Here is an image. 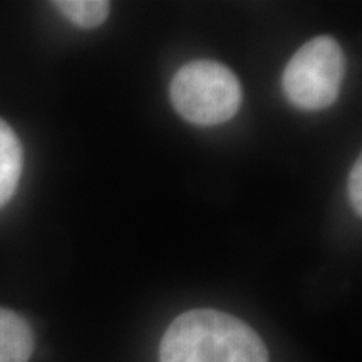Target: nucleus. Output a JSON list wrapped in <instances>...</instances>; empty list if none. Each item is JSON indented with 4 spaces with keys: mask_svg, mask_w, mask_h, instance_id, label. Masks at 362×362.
I'll return each instance as SVG.
<instances>
[{
    "mask_svg": "<svg viewBox=\"0 0 362 362\" xmlns=\"http://www.w3.org/2000/svg\"><path fill=\"white\" fill-rule=\"evenodd\" d=\"M160 362H269L259 334L237 317L211 309L181 314L166 329Z\"/></svg>",
    "mask_w": 362,
    "mask_h": 362,
    "instance_id": "f257e3e1",
    "label": "nucleus"
},
{
    "mask_svg": "<svg viewBox=\"0 0 362 362\" xmlns=\"http://www.w3.org/2000/svg\"><path fill=\"white\" fill-rule=\"evenodd\" d=\"M176 112L189 123L215 126L232 119L242 104V88L228 67L215 61L188 62L171 81Z\"/></svg>",
    "mask_w": 362,
    "mask_h": 362,
    "instance_id": "f03ea898",
    "label": "nucleus"
},
{
    "mask_svg": "<svg viewBox=\"0 0 362 362\" xmlns=\"http://www.w3.org/2000/svg\"><path fill=\"white\" fill-rule=\"evenodd\" d=\"M346 61L336 39L319 35L302 45L284 72L285 96L293 106L319 111L332 106L341 94Z\"/></svg>",
    "mask_w": 362,
    "mask_h": 362,
    "instance_id": "7ed1b4c3",
    "label": "nucleus"
},
{
    "mask_svg": "<svg viewBox=\"0 0 362 362\" xmlns=\"http://www.w3.org/2000/svg\"><path fill=\"white\" fill-rule=\"evenodd\" d=\"M33 351L29 322L17 312L0 307V362H29Z\"/></svg>",
    "mask_w": 362,
    "mask_h": 362,
    "instance_id": "20e7f679",
    "label": "nucleus"
},
{
    "mask_svg": "<svg viewBox=\"0 0 362 362\" xmlns=\"http://www.w3.org/2000/svg\"><path fill=\"white\" fill-rule=\"evenodd\" d=\"M22 146L17 134L6 121L0 119V206L16 193L22 175Z\"/></svg>",
    "mask_w": 362,
    "mask_h": 362,
    "instance_id": "39448f33",
    "label": "nucleus"
},
{
    "mask_svg": "<svg viewBox=\"0 0 362 362\" xmlns=\"http://www.w3.org/2000/svg\"><path fill=\"white\" fill-rule=\"evenodd\" d=\"M62 16L81 29H94L104 24L111 12V4L106 0H61L54 2Z\"/></svg>",
    "mask_w": 362,
    "mask_h": 362,
    "instance_id": "423d86ee",
    "label": "nucleus"
},
{
    "mask_svg": "<svg viewBox=\"0 0 362 362\" xmlns=\"http://www.w3.org/2000/svg\"><path fill=\"white\" fill-rule=\"evenodd\" d=\"M362 160L356 161L354 168L351 171L349 176V197L351 203L354 206V211L357 215H362Z\"/></svg>",
    "mask_w": 362,
    "mask_h": 362,
    "instance_id": "0eeeda50",
    "label": "nucleus"
}]
</instances>
